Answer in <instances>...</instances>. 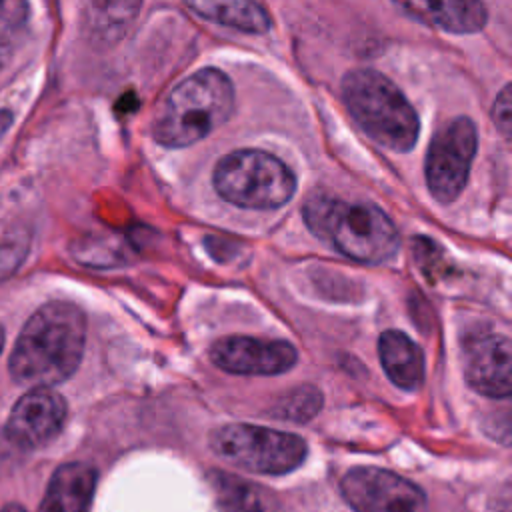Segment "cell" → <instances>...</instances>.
<instances>
[{
  "mask_svg": "<svg viewBox=\"0 0 512 512\" xmlns=\"http://www.w3.org/2000/svg\"><path fill=\"white\" fill-rule=\"evenodd\" d=\"M86 316L70 302H48L38 308L10 354L14 382L32 388H50L70 378L84 352Z\"/></svg>",
  "mask_w": 512,
  "mask_h": 512,
  "instance_id": "1",
  "label": "cell"
},
{
  "mask_svg": "<svg viewBox=\"0 0 512 512\" xmlns=\"http://www.w3.org/2000/svg\"><path fill=\"white\" fill-rule=\"evenodd\" d=\"M304 220L314 236L362 264H380L398 250L394 222L374 204L312 194L304 204Z\"/></svg>",
  "mask_w": 512,
  "mask_h": 512,
  "instance_id": "2",
  "label": "cell"
},
{
  "mask_svg": "<svg viewBox=\"0 0 512 512\" xmlns=\"http://www.w3.org/2000/svg\"><path fill=\"white\" fill-rule=\"evenodd\" d=\"M234 110V88L216 68H202L182 80L158 106L152 136L168 148L190 146L222 126Z\"/></svg>",
  "mask_w": 512,
  "mask_h": 512,
  "instance_id": "3",
  "label": "cell"
},
{
  "mask_svg": "<svg viewBox=\"0 0 512 512\" xmlns=\"http://www.w3.org/2000/svg\"><path fill=\"white\" fill-rule=\"evenodd\" d=\"M344 102L360 128L380 146L408 152L420 130V120L406 96L384 74L360 68L344 76Z\"/></svg>",
  "mask_w": 512,
  "mask_h": 512,
  "instance_id": "4",
  "label": "cell"
},
{
  "mask_svg": "<svg viewBox=\"0 0 512 512\" xmlns=\"http://www.w3.org/2000/svg\"><path fill=\"white\" fill-rule=\"evenodd\" d=\"M214 188L230 204L270 210L286 204L296 190L294 172L264 150H234L214 168Z\"/></svg>",
  "mask_w": 512,
  "mask_h": 512,
  "instance_id": "5",
  "label": "cell"
},
{
  "mask_svg": "<svg viewBox=\"0 0 512 512\" xmlns=\"http://www.w3.org/2000/svg\"><path fill=\"white\" fill-rule=\"evenodd\" d=\"M210 448L224 462L256 474H286L306 458V442L298 434L252 424L216 428Z\"/></svg>",
  "mask_w": 512,
  "mask_h": 512,
  "instance_id": "6",
  "label": "cell"
},
{
  "mask_svg": "<svg viewBox=\"0 0 512 512\" xmlns=\"http://www.w3.org/2000/svg\"><path fill=\"white\" fill-rule=\"evenodd\" d=\"M476 142V126L466 116L452 118L430 140L424 172L428 190L438 202L448 204L462 192L476 154Z\"/></svg>",
  "mask_w": 512,
  "mask_h": 512,
  "instance_id": "7",
  "label": "cell"
},
{
  "mask_svg": "<svg viewBox=\"0 0 512 512\" xmlns=\"http://www.w3.org/2000/svg\"><path fill=\"white\" fill-rule=\"evenodd\" d=\"M340 492L356 512H430L426 494L416 484L384 468L348 470Z\"/></svg>",
  "mask_w": 512,
  "mask_h": 512,
  "instance_id": "8",
  "label": "cell"
},
{
  "mask_svg": "<svg viewBox=\"0 0 512 512\" xmlns=\"http://www.w3.org/2000/svg\"><path fill=\"white\" fill-rule=\"evenodd\" d=\"M66 402L52 388H32L12 406L6 436L24 450H34L54 440L66 422Z\"/></svg>",
  "mask_w": 512,
  "mask_h": 512,
  "instance_id": "9",
  "label": "cell"
},
{
  "mask_svg": "<svg viewBox=\"0 0 512 512\" xmlns=\"http://www.w3.org/2000/svg\"><path fill=\"white\" fill-rule=\"evenodd\" d=\"M212 362L232 374L274 376L290 370L296 360V348L284 340H262L250 336H226L212 344Z\"/></svg>",
  "mask_w": 512,
  "mask_h": 512,
  "instance_id": "10",
  "label": "cell"
},
{
  "mask_svg": "<svg viewBox=\"0 0 512 512\" xmlns=\"http://www.w3.org/2000/svg\"><path fill=\"white\" fill-rule=\"evenodd\" d=\"M464 378L476 392L490 398L510 396L512 348L504 334H476L464 342Z\"/></svg>",
  "mask_w": 512,
  "mask_h": 512,
  "instance_id": "11",
  "label": "cell"
},
{
  "mask_svg": "<svg viewBox=\"0 0 512 512\" xmlns=\"http://www.w3.org/2000/svg\"><path fill=\"white\" fill-rule=\"evenodd\" d=\"M96 470L86 462L58 466L46 486L38 512H90Z\"/></svg>",
  "mask_w": 512,
  "mask_h": 512,
  "instance_id": "12",
  "label": "cell"
},
{
  "mask_svg": "<svg viewBox=\"0 0 512 512\" xmlns=\"http://www.w3.org/2000/svg\"><path fill=\"white\" fill-rule=\"evenodd\" d=\"M382 368L392 384L402 390H416L424 380V354L404 332L386 330L378 340Z\"/></svg>",
  "mask_w": 512,
  "mask_h": 512,
  "instance_id": "13",
  "label": "cell"
},
{
  "mask_svg": "<svg viewBox=\"0 0 512 512\" xmlns=\"http://www.w3.org/2000/svg\"><path fill=\"white\" fill-rule=\"evenodd\" d=\"M400 10L412 18L454 34H472L486 24V8L476 0L468 2H404Z\"/></svg>",
  "mask_w": 512,
  "mask_h": 512,
  "instance_id": "14",
  "label": "cell"
},
{
  "mask_svg": "<svg viewBox=\"0 0 512 512\" xmlns=\"http://www.w3.org/2000/svg\"><path fill=\"white\" fill-rule=\"evenodd\" d=\"M210 484L222 512H280L276 498L250 480L212 472Z\"/></svg>",
  "mask_w": 512,
  "mask_h": 512,
  "instance_id": "15",
  "label": "cell"
},
{
  "mask_svg": "<svg viewBox=\"0 0 512 512\" xmlns=\"http://www.w3.org/2000/svg\"><path fill=\"white\" fill-rule=\"evenodd\" d=\"M186 6L206 20H212L216 24H224L230 28H238L244 32L262 34L270 28L268 12L264 10V6L256 4V2L204 0V2H188Z\"/></svg>",
  "mask_w": 512,
  "mask_h": 512,
  "instance_id": "16",
  "label": "cell"
},
{
  "mask_svg": "<svg viewBox=\"0 0 512 512\" xmlns=\"http://www.w3.org/2000/svg\"><path fill=\"white\" fill-rule=\"evenodd\" d=\"M28 20V4L20 0L0 2V70L10 62Z\"/></svg>",
  "mask_w": 512,
  "mask_h": 512,
  "instance_id": "17",
  "label": "cell"
},
{
  "mask_svg": "<svg viewBox=\"0 0 512 512\" xmlns=\"http://www.w3.org/2000/svg\"><path fill=\"white\" fill-rule=\"evenodd\" d=\"M322 406V394L314 386H300L288 392L276 406L278 418H288L294 422L310 420Z\"/></svg>",
  "mask_w": 512,
  "mask_h": 512,
  "instance_id": "18",
  "label": "cell"
},
{
  "mask_svg": "<svg viewBox=\"0 0 512 512\" xmlns=\"http://www.w3.org/2000/svg\"><path fill=\"white\" fill-rule=\"evenodd\" d=\"M28 252V240L22 236L0 238V282L10 278Z\"/></svg>",
  "mask_w": 512,
  "mask_h": 512,
  "instance_id": "19",
  "label": "cell"
},
{
  "mask_svg": "<svg viewBox=\"0 0 512 512\" xmlns=\"http://www.w3.org/2000/svg\"><path fill=\"white\" fill-rule=\"evenodd\" d=\"M492 120L496 122L498 130L508 138L510 136V126H512V106H510V86L508 84L496 96V102H494V108H492Z\"/></svg>",
  "mask_w": 512,
  "mask_h": 512,
  "instance_id": "20",
  "label": "cell"
},
{
  "mask_svg": "<svg viewBox=\"0 0 512 512\" xmlns=\"http://www.w3.org/2000/svg\"><path fill=\"white\" fill-rule=\"evenodd\" d=\"M8 124H10V112L8 110H0V136L6 132Z\"/></svg>",
  "mask_w": 512,
  "mask_h": 512,
  "instance_id": "21",
  "label": "cell"
},
{
  "mask_svg": "<svg viewBox=\"0 0 512 512\" xmlns=\"http://www.w3.org/2000/svg\"><path fill=\"white\" fill-rule=\"evenodd\" d=\"M0 512H26V508L22 504H18V502H8V504L2 506Z\"/></svg>",
  "mask_w": 512,
  "mask_h": 512,
  "instance_id": "22",
  "label": "cell"
},
{
  "mask_svg": "<svg viewBox=\"0 0 512 512\" xmlns=\"http://www.w3.org/2000/svg\"><path fill=\"white\" fill-rule=\"evenodd\" d=\"M2 348H4V328L0 326V352H2Z\"/></svg>",
  "mask_w": 512,
  "mask_h": 512,
  "instance_id": "23",
  "label": "cell"
}]
</instances>
